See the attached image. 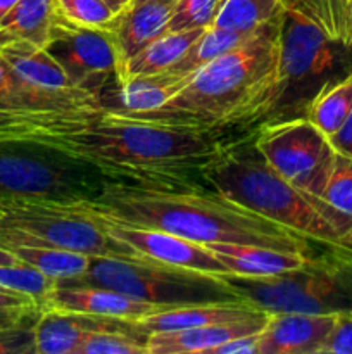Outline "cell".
Here are the masks:
<instances>
[{"label": "cell", "mask_w": 352, "mask_h": 354, "mask_svg": "<svg viewBox=\"0 0 352 354\" xmlns=\"http://www.w3.org/2000/svg\"><path fill=\"white\" fill-rule=\"evenodd\" d=\"M216 130L135 120L102 111L86 116L48 114L31 120L12 138H28L128 182H186L224 145Z\"/></svg>", "instance_id": "1"}, {"label": "cell", "mask_w": 352, "mask_h": 354, "mask_svg": "<svg viewBox=\"0 0 352 354\" xmlns=\"http://www.w3.org/2000/svg\"><path fill=\"white\" fill-rule=\"evenodd\" d=\"M72 206L124 223L169 232L199 244L235 242L304 254L311 251L306 237L238 206L213 189L204 190L195 180L128 182L104 178L92 197L76 201Z\"/></svg>", "instance_id": "2"}, {"label": "cell", "mask_w": 352, "mask_h": 354, "mask_svg": "<svg viewBox=\"0 0 352 354\" xmlns=\"http://www.w3.org/2000/svg\"><path fill=\"white\" fill-rule=\"evenodd\" d=\"M278 33L280 16L192 73L183 88L144 121L217 130L269 111L285 92Z\"/></svg>", "instance_id": "3"}, {"label": "cell", "mask_w": 352, "mask_h": 354, "mask_svg": "<svg viewBox=\"0 0 352 354\" xmlns=\"http://www.w3.org/2000/svg\"><path fill=\"white\" fill-rule=\"evenodd\" d=\"M199 176L219 196L307 241L342 248L352 235L351 221L323 199L286 182L262 159L254 144L224 145Z\"/></svg>", "instance_id": "4"}, {"label": "cell", "mask_w": 352, "mask_h": 354, "mask_svg": "<svg viewBox=\"0 0 352 354\" xmlns=\"http://www.w3.org/2000/svg\"><path fill=\"white\" fill-rule=\"evenodd\" d=\"M104 176L28 138L0 140V207L72 204L99 190Z\"/></svg>", "instance_id": "5"}, {"label": "cell", "mask_w": 352, "mask_h": 354, "mask_svg": "<svg viewBox=\"0 0 352 354\" xmlns=\"http://www.w3.org/2000/svg\"><path fill=\"white\" fill-rule=\"evenodd\" d=\"M71 282L114 289L161 306L242 299L221 275L188 272L147 259L92 256L85 275Z\"/></svg>", "instance_id": "6"}, {"label": "cell", "mask_w": 352, "mask_h": 354, "mask_svg": "<svg viewBox=\"0 0 352 354\" xmlns=\"http://www.w3.org/2000/svg\"><path fill=\"white\" fill-rule=\"evenodd\" d=\"M254 145L286 182L321 199L337 152L326 135L306 116L266 124Z\"/></svg>", "instance_id": "7"}, {"label": "cell", "mask_w": 352, "mask_h": 354, "mask_svg": "<svg viewBox=\"0 0 352 354\" xmlns=\"http://www.w3.org/2000/svg\"><path fill=\"white\" fill-rule=\"evenodd\" d=\"M0 52L23 86L28 107L37 114L86 116L104 111L100 97L76 85L47 48L9 41Z\"/></svg>", "instance_id": "8"}, {"label": "cell", "mask_w": 352, "mask_h": 354, "mask_svg": "<svg viewBox=\"0 0 352 354\" xmlns=\"http://www.w3.org/2000/svg\"><path fill=\"white\" fill-rule=\"evenodd\" d=\"M0 225L26 232L40 241L41 245L88 256L141 259L128 245L109 237L92 218L71 206L10 204L0 207Z\"/></svg>", "instance_id": "9"}, {"label": "cell", "mask_w": 352, "mask_h": 354, "mask_svg": "<svg viewBox=\"0 0 352 354\" xmlns=\"http://www.w3.org/2000/svg\"><path fill=\"white\" fill-rule=\"evenodd\" d=\"M280 73L285 92L335 68L333 41L321 0H283L280 14Z\"/></svg>", "instance_id": "10"}, {"label": "cell", "mask_w": 352, "mask_h": 354, "mask_svg": "<svg viewBox=\"0 0 352 354\" xmlns=\"http://www.w3.org/2000/svg\"><path fill=\"white\" fill-rule=\"evenodd\" d=\"M47 50L76 85L97 97L116 78L119 62L109 30L78 26L59 14Z\"/></svg>", "instance_id": "11"}, {"label": "cell", "mask_w": 352, "mask_h": 354, "mask_svg": "<svg viewBox=\"0 0 352 354\" xmlns=\"http://www.w3.org/2000/svg\"><path fill=\"white\" fill-rule=\"evenodd\" d=\"M64 206L75 207V209L81 211L83 214L92 218L109 237H113L119 244L128 245L141 259L188 270V272L206 273V275H228L226 268L216 258V254L199 242L178 237V235L164 230H157V228L138 227V225L113 220L109 216L81 209V207H76L72 204H64Z\"/></svg>", "instance_id": "12"}, {"label": "cell", "mask_w": 352, "mask_h": 354, "mask_svg": "<svg viewBox=\"0 0 352 354\" xmlns=\"http://www.w3.org/2000/svg\"><path fill=\"white\" fill-rule=\"evenodd\" d=\"M43 308L126 324V322L137 320L145 315H152L155 311L168 310L173 306H161V304L135 299V297L117 292L114 289H106V287L64 280V282H55Z\"/></svg>", "instance_id": "13"}, {"label": "cell", "mask_w": 352, "mask_h": 354, "mask_svg": "<svg viewBox=\"0 0 352 354\" xmlns=\"http://www.w3.org/2000/svg\"><path fill=\"white\" fill-rule=\"evenodd\" d=\"M192 73L164 71L155 75H138L114 80V86H106L100 95L104 111L135 120H145L166 106L173 95L183 88Z\"/></svg>", "instance_id": "14"}, {"label": "cell", "mask_w": 352, "mask_h": 354, "mask_svg": "<svg viewBox=\"0 0 352 354\" xmlns=\"http://www.w3.org/2000/svg\"><path fill=\"white\" fill-rule=\"evenodd\" d=\"M338 313H271L259 334L257 354H321Z\"/></svg>", "instance_id": "15"}, {"label": "cell", "mask_w": 352, "mask_h": 354, "mask_svg": "<svg viewBox=\"0 0 352 354\" xmlns=\"http://www.w3.org/2000/svg\"><path fill=\"white\" fill-rule=\"evenodd\" d=\"M269 311H259L252 317L223 324L202 325L173 332H155L147 335L148 354H199L216 353L226 342L247 334H255L266 327Z\"/></svg>", "instance_id": "16"}, {"label": "cell", "mask_w": 352, "mask_h": 354, "mask_svg": "<svg viewBox=\"0 0 352 354\" xmlns=\"http://www.w3.org/2000/svg\"><path fill=\"white\" fill-rule=\"evenodd\" d=\"M259 311H262L261 308L254 306L245 299L211 301V303L173 306L121 325L135 334L148 335L155 334V332L185 330V328H195L202 327V325L240 320V318L252 317Z\"/></svg>", "instance_id": "17"}, {"label": "cell", "mask_w": 352, "mask_h": 354, "mask_svg": "<svg viewBox=\"0 0 352 354\" xmlns=\"http://www.w3.org/2000/svg\"><path fill=\"white\" fill-rule=\"evenodd\" d=\"M175 3L176 0L145 2L138 6H128L117 14L113 26L109 28L119 62L117 71L124 62L130 61L133 55L168 31Z\"/></svg>", "instance_id": "18"}, {"label": "cell", "mask_w": 352, "mask_h": 354, "mask_svg": "<svg viewBox=\"0 0 352 354\" xmlns=\"http://www.w3.org/2000/svg\"><path fill=\"white\" fill-rule=\"evenodd\" d=\"M216 254V258L226 268L228 275L261 279V277H276L282 273L293 272L313 259L311 254L282 249L264 248L254 244H235V242H214L204 244Z\"/></svg>", "instance_id": "19"}, {"label": "cell", "mask_w": 352, "mask_h": 354, "mask_svg": "<svg viewBox=\"0 0 352 354\" xmlns=\"http://www.w3.org/2000/svg\"><path fill=\"white\" fill-rule=\"evenodd\" d=\"M110 324L116 322L41 308L33 324L35 353L79 354L90 332Z\"/></svg>", "instance_id": "20"}, {"label": "cell", "mask_w": 352, "mask_h": 354, "mask_svg": "<svg viewBox=\"0 0 352 354\" xmlns=\"http://www.w3.org/2000/svg\"><path fill=\"white\" fill-rule=\"evenodd\" d=\"M59 17L55 0H19L0 19V45L26 41L47 48L52 26Z\"/></svg>", "instance_id": "21"}, {"label": "cell", "mask_w": 352, "mask_h": 354, "mask_svg": "<svg viewBox=\"0 0 352 354\" xmlns=\"http://www.w3.org/2000/svg\"><path fill=\"white\" fill-rule=\"evenodd\" d=\"M206 28H197V30H183V31H168L157 40L148 44L144 50L124 62L117 71L114 80L130 78L138 75H155V73L169 71L183 55L186 54L190 47L199 40L200 35Z\"/></svg>", "instance_id": "22"}, {"label": "cell", "mask_w": 352, "mask_h": 354, "mask_svg": "<svg viewBox=\"0 0 352 354\" xmlns=\"http://www.w3.org/2000/svg\"><path fill=\"white\" fill-rule=\"evenodd\" d=\"M7 251L12 252L21 261L40 270L41 273H45L48 279L55 280V282L79 279V277L85 275L90 261H92V256L88 254L61 248H50V245L17 244L9 245Z\"/></svg>", "instance_id": "23"}, {"label": "cell", "mask_w": 352, "mask_h": 354, "mask_svg": "<svg viewBox=\"0 0 352 354\" xmlns=\"http://www.w3.org/2000/svg\"><path fill=\"white\" fill-rule=\"evenodd\" d=\"M352 113V73L338 82L324 83L307 106L306 118L331 137Z\"/></svg>", "instance_id": "24"}, {"label": "cell", "mask_w": 352, "mask_h": 354, "mask_svg": "<svg viewBox=\"0 0 352 354\" xmlns=\"http://www.w3.org/2000/svg\"><path fill=\"white\" fill-rule=\"evenodd\" d=\"M251 35L252 33H238V31L233 30H224V28L213 24V26L204 30L199 40L186 50V54L169 71L178 73V75H183V73H195L197 69L209 64L211 61H214L219 55L226 54L231 48L238 47Z\"/></svg>", "instance_id": "25"}, {"label": "cell", "mask_w": 352, "mask_h": 354, "mask_svg": "<svg viewBox=\"0 0 352 354\" xmlns=\"http://www.w3.org/2000/svg\"><path fill=\"white\" fill-rule=\"evenodd\" d=\"M283 0H226L214 24L238 33H254L280 16Z\"/></svg>", "instance_id": "26"}, {"label": "cell", "mask_w": 352, "mask_h": 354, "mask_svg": "<svg viewBox=\"0 0 352 354\" xmlns=\"http://www.w3.org/2000/svg\"><path fill=\"white\" fill-rule=\"evenodd\" d=\"M54 286L55 280L48 279L40 270L21 259L10 265H0V287L10 292L28 296L40 308L45 306Z\"/></svg>", "instance_id": "27"}, {"label": "cell", "mask_w": 352, "mask_h": 354, "mask_svg": "<svg viewBox=\"0 0 352 354\" xmlns=\"http://www.w3.org/2000/svg\"><path fill=\"white\" fill-rule=\"evenodd\" d=\"M117 325L119 322L90 332L79 354H148L147 335L123 330Z\"/></svg>", "instance_id": "28"}, {"label": "cell", "mask_w": 352, "mask_h": 354, "mask_svg": "<svg viewBox=\"0 0 352 354\" xmlns=\"http://www.w3.org/2000/svg\"><path fill=\"white\" fill-rule=\"evenodd\" d=\"M321 199L331 209L352 221V158L338 152L335 154L333 168L321 194Z\"/></svg>", "instance_id": "29"}, {"label": "cell", "mask_w": 352, "mask_h": 354, "mask_svg": "<svg viewBox=\"0 0 352 354\" xmlns=\"http://www.w3.org/2000/svg\"><path fill=\"white\" fill-rule=\"evenodd\" d=\"M224 2L226 0H176L168 31L213 26Z\"/></svg>", "instance_id": "30"}, {"label": "cell", "mask_w": 352, "mask_h": 354, "mask_svg": "<svg viewBox=\"0 0 352 354\" xmlns=\"http://www.w3.org/2000/svg\"><path fill=\"white\" fill-rule=\"evenodd\" d=\"M55 3L69 23L93 30H109L117 16L104 0H55Z\"/></svg>", "instance_id": "31"}, {"label": "cell", "mask_w": 352, "mask_h": 354, "mask_svg": "<svg viewBox=\"0 0 352 354\" xmlns=\"http://www.w3.org/2000/svg\"><path fill=\"white\" fill-rule=\"evenodd\" d=\"M0 114H37L28 107L23 86L0 52Z\"/></svg>", "instance_id": "32"}, {"label": "cell", "mask_w": 352, "mask_h": 354, "mask_svg": "<svg viewBox=\"0 0 352 354\" xmlns=\"http://www.w3.org/2000/svg\"><path fill=\"white\" fill-rule=\"evenodd\" d=\"M321 354H352V311L337 315L333 330L328 335Z\"/></svg>", "instance_id": "33"}, {"label": "cell", "mask_w": 352, "mask_h": 354, "mask_svg": "<svg viewBox=\"0 0 352 354\" xmlns=\"http://www.w3.org/2000/svg\"><path fill=\"white\" fill-rule=\"evenodd\" d=\"M35 353L33 327L0 328V354Z\"/></svg>", "instance_id": "34"}, {"label": "cell", "mask_w": 352, "mask_h": 354, "mask_svg": "<svg viewBox=\"0 0 352 354\" xmlns=\"http://www.w3.org/2000/svg\"><path fill=\"white\" fill-rule=\"evenodd\" d=\"M40 310V306H2L0 304V328L33 327Z\"/></svg>", "instance_id": "35"}, {"label": "cell", "mask_w": 352, "mask_h": 354, "mask_svg": "<svg viewBox=\"0 0 352 354\" xmlns=\"http://www.w3.org/2000/svg\"><path fill=\"white\" fill-rule=\"evenodd\" d=\"M259 334H261V332L233 339V341L226 342V344H223L221 348H217L214 354H257Z\"/></svg>", "instance_id": "36"}, {"label": "cell", "mask_w": 352, "mask_h": 354, "mask_svg": "<svg viewBox=\"0 0 352 354\" xmlns=\"http://www.w3.org/2000/svg\"><path fill=\"white\" fill-rule=\"evenodd\" d=\"M328 140H330L335 152L352 158V113L349 114V118L344 121V124H342L331 137H328Z\"/></svg>", "instance_id": "37"}, {"label": "cell", "mask_w": 352, "mask_h": 354, "mask_svg": "<svg viewBox=\"0 0 352 354\" xmlns=\"http://www.w3.org/2000/svg\"><path fill=\"white\" fill-rule=\"evenodd\" d=\"M347 2L349 0H328V10H330L331 21V37H333V40L337 44H342V40H344V19Z\"/></svg>", "instance_id": "38"}, {"label": "cell", "mask_w": 352, "mask_h": 354, "mask_svg": "<svg viewBox=\"0 0 352 354\" xmlns=\"http://www.w3.org/2000/svg\"><path fill=\"white\" fill-rule=\"evenodd\" d=\"M0 304L2 306H38L33 299H30L28 296H23V294L10 292V290H6L0 287Z\"/></svg>", "instance_id": "39"}, {"label": "cell", "mask_w": 352, "mask_h": 354, "mask_svg": "<svg viewBox=\"0 0 352 354\" xmlns=\"http://www.w3.org/2000/svg\"><path fill=\"white\" fill-rule=\"evenodd\" d=\"M342 44L345 47H352V0H349L345 7V19H344V40Z\"/></svg>", "instance_id": "40"}, {"label": "cell", "mask_w": 352, "mask_h": 354, "mask_svg": "<svg viewBox=\"0 0 352 354\" xmlns=\"http://www.w3.org/2000/svg\"><path fill=\"white\" fill-rule=\"evenodd\" d=\"M104 2H106L116 14H119L121 10H124L130 6V0H104Z\"/></svg>", "instance_id": "41"}, {"label": "cell", "mask_w": 352, "mask_h": 354, "mask_svg": "<svg viewBox=\"0 0 352 354\" xmlns=\"http://www.w3.org/2000/svg\"><path fill=\"white\" fill-rule=\"evenodd\" d=\"M17 258L7 249L0 248V265H10V263H16Z\"/></svg>", "instance_id": "42"}, {"label": "cell", "mask_w": 352, "mask_h": 354, "mask_svg": "<svg viewBox=\"0 0 352 354\" xmlns=\"http://www.w3.org/2000/svg\"><path fill=\"white\" fill-rule=\"evenodd\" d=\"M17 2H19V0H0V19H2Z\"/></svg>", "instance_id": "43"}, {"label": "cell", "mask_w": 352, "mask_h": 354, "mask_svg": "<svg viewBox=\"0 0 352 354\" xmlns=\"http://www.w3.org/2000/svg\"><path fill=\"white\" fill-rule=\"evenodd\" d=\"M145 2H161V0H130V6H138V3H145Z\"/></svg>", "instance_id": "44"}, {"label": "cell", "mask_w": 352, "mask_h": 354, "mask_svg": "<svg viewBox=\"0 0 352 354\" xmlns=\"http://www.w3.org/2000/svg\"><path fill=\"white\" fill-rule=\"evenodd\" d=\"M326 9H328V0H326ZM328 19H330V10H328ZM330 31H331V23H330ZM333 38V37H331Z\"/></svg>", "instance_id": "45"}, {"label": "cell", "mask_w": 352, "mask_h": 354, "mask_svg": "<svg viewBox=\"0 0 352 354\" xmlns=\"http://www.w3.org/2000/svg\"><path fill=\"white\" fill-rule=\"evenodd\" d=\"M330 23H331V21H330Z\"/></svg>", "instance_id": "46"}]
</instances>
